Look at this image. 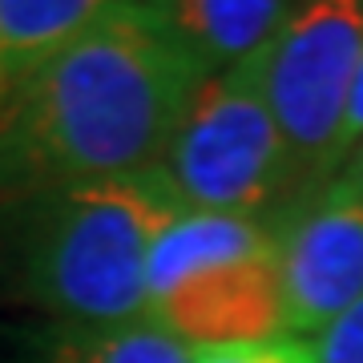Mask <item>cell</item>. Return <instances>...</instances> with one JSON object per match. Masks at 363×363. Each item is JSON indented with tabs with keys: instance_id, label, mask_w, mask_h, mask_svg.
I'll return each instance as SVG.
<instances>
[{
	"instance_id": "obj_1",
	"label": "cell",
	"mask_w": 363,
	"mask_h": 363,
	"mask_svg": "<svg viewBox=\"0 0 363 363\" xmlns=\"http://www.w3.org/2000/svg\"><path fill=\"white\" fill-rule=\"evenodd\" d=\"M202 81L142 0H117L0 109V214L49 190L150 174Z\"/></svg>"
},
{
	"instance_id": "obj_7",
	"label": "cell",
	"mask_w": 363,
	"mask_h": 363,
	"mask_svg": "<svg viewBox=\"0 0 363 363\" xmlns=\"http://www.w3.org/2000/svg\"><path fill=\"white\" fill-rule=\"evenodd\" d=\"M298 0H142L202 77L247 69L267 57Z\"/></svg>"
},
{
	"instance_id": "obj_12",
	"label": "cell",
	"mask_w": 363,
	"mask_h": 363,
	"mask_svg": "<svg viewBox=\"0 0 363 363\" xmlns=\"http://www.w3.org/2000/svg\"><path fill=\"white\" fill-rule=\"evenodd\" d=\"M363 150V57L355 69V85H351V101H347V121H343V162L355 157Z\"/></svg>"
},
{
	"instance_id": "obj_9",
	"label": "cell",
	"mask_w": 363,
	"mask_h": 363,
	"mask_svg": "<svg viewBox=\"0 0 363 363\" xmlns=\"http://www.w3.org/2000/svg\"><path fill=\"white\" fill-rule=\"evenodd\" d=\"M33 363H194V347L157 319L133 323H57L33 351Z\"/></svg>"
},
{
	"instance_id": "obj_8",
	"label": "cell",
	"mask_w": 363,
	"mask_h": 363,
	"mask_svg": "<svg viewBox=\"0 0 363 363\" xmlns=\"http://www.w3.org/2000/svg\"><path fill=\"white\" fill-rule=\"evenodd\" d=\"M117 0H0V109Z\"/></svg>"
},
{
	"instance_id": "obj_4",
	"label": "cell",
	"mask_w": 363,
	"mask_h": 363,
	"mask_svg": "<svg viewBox=\"0 0 363 363\" xmlns=\"http://www.w3.org/2000/svg\"><path fill=\"white\" fill-rule=\"evenodd\" d=\"M178 214L274 222L291 202V162L262 93L259 61L206 77L150 169Z\"/></svg>"
},
{
	"instance_id": "obj_11",
	"label": "cell",
	"mask_w": 363,
	"mask_h": 363,
	"mask_svg": "<svg viewBox=\"0 0 363 363\" xmlns=\"http://www.w3.org/2000/svg\"><path fill=\"white\" fill-rule=\"evenodd\" d=\"M307 347L315 363H363V295L339 319H331Z\"/></svg>"
},
{
	"instance_id": "obj_5",
	"label": "cell",
	"mask_w": 363,
	"mask_h": 363,
	"mask_svg": "<svg viewBox=\"0 0 363 363\" xmlns=\"http://www.w3.org/2000/svg\"><path fill=\"white\" fill-rule=\"evenodd\" d=\"M363 57V0H298L259 61L295 202L343 169V121Z\"/></svg>"
},
{
	"instance_id": "obj_13",
	"label": "cell",
	"mask_w": 363,
	"mask_h": 363,
	"mask_svg": "<svg viewBox=\"0 0 363 363\" xmlns=\"http://www.w3.org/2000/svg\"><path fill=\"white\" fill-rule=\"evenodd\" d=\"M351 169H355V174H351V178L359 182V190H363V150H359V154H355V166H351Z\"/></svg>"
},
{
	"instance_id": "obj_2",
	"label": "cell",
	"mask_w": 363,
	"mask_h": 363,
	"mask_svg": "<svg viewBox=\"0 0 363 363\" xmlns=\"http://www.w3.org/2000/svg\"><path fill=\"white\" fill-rule=\"evenodd\" d=\"M178 206L154 174L97 178L4 210L0 267L57 323H133L150 315L145 274Z\"/></svg>"
},
{
	"instance_id": "obj_3",
	"label": "cell",
	"mask_w": 363,
	"mask_h": 363,
	"mask_svg": "<svg viewBox=\"0 0 363 363\" xmlns=\"http://www.w3.org/2000/svg\"><path fill=\"white\" fill-rule=\"evenodd\" d=\"M145 295L150 319L190 347L279 339L286 323L274 226L234 214H178L154 242Z\"/></svg>"
},
{
	"instance_id": "obj_10",
	"label": "cell",
	"mask_w": 363,
	"mask_h": 363,
	"mask_svg": "<svg viewBox=\"0 0 363 363\" xmlns=\"http://www.w3.org/2000/svg\"><path fill=\"white\" fill-rule=\"evenodd\" d=\"M194 363H315L303 339H259V343H222L194 347Z\"/></svg>"
},
{
	"instance_id": "obj_6",
	"label": "cell",
	"mask_w": 363,
	"mask_h": 363,
	"mask_svg": "<svg viewBox=\"0 0 363 363\" xmlns=\"http://www.w3.org/2000/svg\"><path fill=\"white\" fill-rule=\"evenodd\" d=\"M279 247L283 323L291 335L323 331L363 295V190L335 174L271 222Z\"/></svg>"
}]
</instances>
